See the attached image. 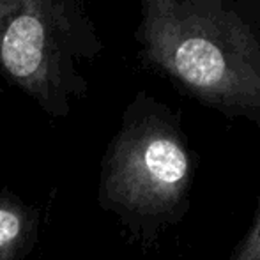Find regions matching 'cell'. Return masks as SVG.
Masks as SVG:
<instances>
[{"mask_svg": "<svg viewBox=\"0 0 260 260\" xmlns=\"http://www.w3.org/2000/svg\"><path fill=\"white\" fill-rule=\"evenodd\" d=\"M101 50L85 0H0V76L55 119L87 96L82 64Z\"/></svg>", "mask_w": 260, "mask_h": 260, "instance_id": "3", "label": "cell"}, {"mask_svg": "<svg viewBox=\"0 0 260 260\" xmlns=\"http://www.w3.org/2000/svg\"><path fill=\"white\" fill-rule=\"evenodd\" d=\"M34 216L20 200L0 197V260H14L30 246Z\"/></svg>", "mask_w": 260, "mask_h": 260, "instance_id": "4", "label": "cell"}, {"mask_svg": "<svg viewBox=\"0 0 260 260\" xmlns=\"http://www.w3.org/2000/svg\"><path fill=\"white\" fill-rule=\"evenodd\" d=\"M145 62L193 98L260 127V39L226 0H140Z\"/></svg>", "mask_w": 260, "mask_h": 260, "instance_id": "1", "label": "cell"}, {"mask_svg": "<svg viewBox=\"0 0 260 260\" xmlns=\"http://www.w3.org/2000/svg\"><path fill=\"white\" fill-rule=\"evenodd\" d=\"M229 260H260V207L246 234L234 246Z\"/></svg>", "mask_w": 260, "mask_h": 260, "instance_id": "5", "label": "cell"}, {"mask_svg": "<svg viewBox=\"0 0 260 260\" xmlns=\"http://www.w3.org/2000/svg\"><path fill=\"white\" fill-rule=\"evenodd\" d=\"M197 159L165 106L138 96L124 113L101 167L100 204L145 241L191 209Z\"/></svg>", "mask_w": 260, "mask_h": 260, "instance_id": "2", "label": "cell"}]
</instances>
